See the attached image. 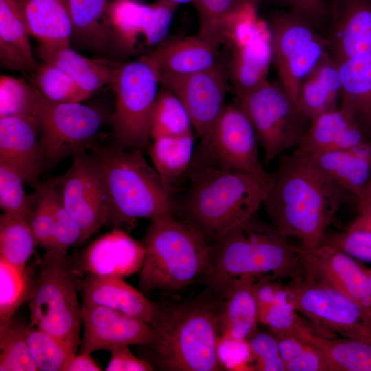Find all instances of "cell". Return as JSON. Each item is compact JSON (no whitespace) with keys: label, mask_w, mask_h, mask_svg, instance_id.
<instances>
[{"label":"cell","mask_w":371,"mask_h":371,"mask_svg":"<svg viewBox=\"0 0 371 371\" xmlns=\"http://www.w3.org/2000/svg\"><path fill=\"white\" fill-rule=\"evenodd\" d=\"M284 287V286L280 284L276 279L269 277L255 278L254 293L257 304L258 317L264 313Z\"/></svg>","instance_id":"db71d44e"},{"label":"cell","mask_w":371,"mask_h":371,"mask_svg":"<svg viewBox=\"0 0 371 371\" xmlns=\"http://www.w3.org/2000/svg\"><path fill=\"white\" fill-rule=\"evenodd\" d=\"M27 342L31 358L40 371H67L76 357L60 341L36 328L29 327Z\"/></svg>","instance_id":"60d3db41"},{"label":"cell","mask_w":371,"mask_h":371,"mask_svg":"<svg viewBox=\"0 0 371 371\" xmlns=\"http://www.w3.org/2000/svg\"><path fill=\"white\" fill-rule=\"evenodd\" d=\"M30 35L38 50L52 51L70 46L73 27L67 0H19Z\"/></svg>","instance_id":"484cf974"},{"label":"cell","mask_w":371,"mask_h":371,"mask_svg":"<svg viewBox=\"0 0 371 371\" xmlns=\"http://www.w3.org/2000/svg\"><path fill=\"white\" fill-rule=\"evenodd\" d=\"M77 277L67 255L46 251L40 260L29 303L30 326L54 337L76 355L82 324Z\"/></svg>","instance_id":"52a82bcc"},{"label":"cell","mask_w":371,"mask_h":371,"mask_svg":"<svg viewBox=\"0 0 371 371\" xmlns=\"http://www.w3.org/2000/svg\"><path fill=\"white\" fill-rule=\"evenodd\" d=\"M64 175L57 178L62 203L82 232V244L105 225L107 194L100 164L82 150L73 156Z\"/></svg>","instance_id":"5bb4252c"},{"label":"cell","mask_w":371,"mask_h":371,"mask_svg":"<svg viewBox=\"0 0 371 371\" xmlns=\"http://www.w3.org/2000/svg\"><path fill=\"white\" fill-rule=\"evenodd\" d=\"M43 63L64 71L85 92L91 96L106 85H111L117 63L107 58H89L69 47L52 51L38 49Z\"/></svg>","instance_id":"1f68e13d"},{"label":"cell","mask_w":371,"mask_h":371,"mask_svg":"<svg viewBox=\"0 0 371 371\" xmlns=\"http://www.w3.org/2000/svg\"><path fill=\"white\" fill-rule=\"evenodd\" d=\"M193 125L185 106L170 90L161 86L150 121V139L193 134Z\"/></svg>","instance_id":"8d00e7d4"},{"label":"cell","mask_w":371,"mask_h":371,"mask_svg":"<svg viewBox=\"0 0 371 371\" xmlns=\"http://www.w3.org/2000/svg\"><path fill=\"white\" fill-rule=\"evenodd\" d=\"M179 6L164 1L146 5L137 0H113L105 20L107 54L126 58L150 53L166 39Z\"/></svg>","instance_id":"7c38bea8"},{"label":"cell","mask_w":371,"mask_h":371,"mask_svg":"<svg viewBox=\"0 0 371 371\" xmlns=\"http://www.w3.org/2000/svg\"><path fill=\"white\" fill-rule=\"evenodd\" d=\"M34 87L55 102H81L91 97L62 69L43 63L34 69Z\"/></svg>","instance_id":"b9f144b4"},{"label":"cell","mask_w":371,"mask_h":371,"mask_svg":"<svg viewBox=\"0 0 371 371\" xmlns=\"http://www.w3.org/2000/svg\"><path fill=\"white\" fill-rule=\"evenodd\" d=\"M23 180L12 167L0 161V207L3 213L27 221L30 213V195L23 188Z\"/></svg>","instance_id":"7dc6e473"},{"label":"cell","mask_w":371,"mask_h":371,"mask_svg":"<svg viewBox=\"0 0 371 371\" xmlns=\"http://www.w3.org/2000/svg\"><path fill=\"white\" fill-rule=\"evenodd\" d=\"M238 1L239 4L243 6L250 3V0H238Z\"/></svg>","instance_id":"6125c7cd"},{"label":"cell","mask_w":371,"mask_h":371,"mask_svg":"<svg viewBox=\"0 0 371 371\" xmlns=\"http://www.w3.org/2000/svg\"><path fill=\"white\" fill-rule=\"evenodd\" d=\"M286 370L329 371V367L321 352L307 342L302 352L286 363Z\"/></svg>","instance_id":"f5cc1de1"},{"label":"cell","mask_w":371,"mask_h":371,"mask_svg":"<svg viewBox=\"0 0 371 371\" xmlns=\"http://www.w3.org/2000/svg\"><path fill=\"white\" fill-rule=\"evenodd\" d=\"M29 324L14 316L0 326V371H36L27 342Z\"/></svg>","instance_id":"f35d334b"},{"label":"cell","mask_w":371,"mask_h":371,"mask_svg":"<svg viewBox=\"0 0 371 371\" xmlns=\"http://www.w3.org/2000/svg\"><path fill=\"white\" fill-rule=\"evenodd\" d=\"M160 85L181 100L201 139L207 137L225 107L229 89L227 66L218 61L198 72L173 76L160 75Z\"/></svg>","instance_id":"2e32d148"},{"label":"cell","mask_w":371,"mask_h":371,"mask_svg":"<svg viewBox=\"0 0 371 371\" xmlns=\"http://www.w3.org/2000/svg\"><path fill=\"white\" fill-rule=\"evenodd\" d=\"M36 242L28 222L3 213L0 216V260L25 271Z\"/></svg>","instance_id":"d590c367"},{"label":"cell","mask_w":371,"mask_h":371,"mask_svg":"<svg viewBox=\"0 0 371 371\" xmlns=\"http://www.w3.org/2000/svg\"><path fill=\"white\" fill-rule=\"evenodd\" d=\"M304 155L319 172L357 201L371 176V141L351 149Z\"/></svg>","instance_id":"cb8c5ba5"},{"label":"cell","mask_w":371,"mask_h":371,"mask_svg":"<svg viewBox=\"0 0 371 371\" xmlns=\"http://www.w3.org/2000/svg\"><path fill=\"white\" fill-rule=\"evenodd\" d=\"M254 126L236 103L225 105L207 138L199 145L221 167L253 175L268 186L271 173L260 160Z\"/></svg>","instance_id":"9a60e30c"},{"label":"cell","mask_w":371,"mask_h":371,"mask_svg":"<svg viewBox=\"0 0 371 371\" xmlns=\"http://www.w3.org/2000/svg\"><path fill=\"white\" fill-rule=\"evenodd\" d=\"M346 252L321 244L304 250L301 276L331 287L371 312V288L368 269Z\"/></svg>","instance_id":"e0dca14e"},{"label":"cell","mask_w":371,"mask_h":371,"mask_svg":"<svg viewBox=\"0 0 371 371\" xmlns=\"http://www.w3.org/2000/svg\"><path fill=\"white\" fill-rule=\"evenodd\" d=\"M102 368L96 363L90 353H79L69 363L67 371H100Z\"/></svg>","instance_id":"9f6ffc18"},{"label":"cell","mask_w":371,"mask_h":371,"mask_svg":"<svg viewBox=\"0 0 371 371\" xmlns=\"http://www.w3.org/2000/svg\"><path fill=\"white\" fill-rule=\"evenodd\" d=\"M371 135L339 108L311 120L297 149L302 153L348 150L370 142Z\"/></svg>","instance_id":"d4e9b609"},{"label":"cell","mask_w":371,"mask_h":371,"mask_svg":"<svg viewBox=\"0 0 371 371\" xmlns=\"http://www.w3.org/2000/svg\"><path fill=\"white\" fill-rule=\"evenodd\" d=\"M237 104L254 126L266 164L298 148L311 122L299 111L278 80H268L237 98Z\"/></svg>","instance_id":"9c48e42d"},{"label":"cell","mask_w":371,"mask_h":371,"mask_svg":"<svg viewBox=\"0 0 371 371\" xmlns=\"http://www.w3.org/2000/svg\"><path fill=\"white\" fill-rule=\"evenodd\" d=\"M251 358L254 361V370L286 371L280 357L278 339L267 330H257L247 340Z\"/></svg>","instance_id":"c3c4849f"},{"label":"cell","mask_w":371,"mask_h":371,"mask_svg":"<svg viewBox=\"0 0 371 371\" xmlns=\"http://www.w3.org/2000/svg\"><path fill=\"white\" fill-rule=\"evenodd\" d=\"M284 7L287 10L296 13L315 24L328 14V7L325 0H271Z\"/></svg>","instance_id":"816d5d0a"},{"label":"cell","mask_w":371,"mask_h":371,"mask_svg":"<svg viewBox=\"0 0 371 371\" xmlns=\"http://www.w3.org/2000/svg\"><path fill=\"white\" fill-rule=\"evenodd\" d=\"M260 324L275 335L299 336L304 333H315L317 327L308 324L291 302L284 287L278 293L267 308L258 317ZM315 326V325H314Z\"/></svg>","instance_id":"ab89813d"},{"label":"cell","mask_w":371,"mask_h":371,"mask_svg":"<svg viewBox=\"0 0 371 371\" xmlns=\"http://www.w3.org/2000/svg\"><path fill=\"white\" fill-rule=\"evenodd\" d=\"M144 259L142 242L122 229H113L91 243L74 264L78 276L123 278L140 271Z\"/></svg>","instance_id":"ffe728a7"},{"label":"cell","mask_w":371,"mask_h":371,"mask_svg":"<svg viewBox=\"0 0 371 371\" xmlns=\"http://www.w3.org/2000/svg\"><path fill=\"white\" fill-rule=\"evenodd\" d=\"M273 62L271 36L267 24L258 25L243 43L233 46L227 66L229 81L236 98L258 89L268 81Z\"/></svg>","instance_id":"7402d4cb"},{"label":"cell","mask_w":371,"mask_h":371,"mask_svg":"<svg viewBox=\"0 0 371 371\" xmlns=\"http://www.w3.org/2000/svg\"><path fill=\"white\" fill-rule=\"evenodd\" d=\"M156 1H168V2L176 3L180 5L181 4H185V3H194L195 0H156Z\"/></svg>","instance_id":"91938a15"},{"label":"cell","mask_w":371,"mask_h":371,"mask_svg":"<svg viewBox=\"0 0 371 371\" xmlns=\"http://www.w3.org/2000/svg\"><path fill=\"white\" fill-rule=\"evenodd\" d=\"M40 92L21 78L1 75L0 77V118L34 115Z\"/></svg>","instance_id":"ee69618b"},{"label":"cell","mask_w":371,"mask_h":371,"mask_svg":"<svg viewBox=\"0 0 371 371\" xmlns=\"http://www.w3.org/2000/svg\"><path fill=\"white\" fill-rule=\"evenodd\" d=\"M303 253L273 225L254 214L211 244L200 282L225 299L240 279L300 276Z\"/></svg>","instance_id":"3957f363"},{"label":"cell","mask_w":371,"mask_h":371,"mask_svg":"<svg viewBox=\"0 0 371 371\" xmlns=\"http://www.w3.org/2000/svg\"><path fill=\"white\" fill-rule=\"evenodd\" d=\"M208 294L159 306L150 324L151 346L158 366L168 371H220L217 355L219 317L224 299Z\"/></svg>","instance_id":"277c9868"},{"label":"cell","mask_w":371,"mask_h":371,"mask_svg":"<svg viewBox=\"0 0 371 371\" xmlns=\"http://www.w3.org/2000/svg\"><path fill=\"white\" fill-rule=\"evenodd\" d=\"M111 85L116 97L109 118L115 144L142 150L150 140L151 116L161 86L159 69L149 53L117 63Z\"/></svg>","instance_id":"ba28073f"},{"label":"cell","mask_w":371,"mask_h":371,"mask_svg":"<svg viewBox=\"0 0 371 371\" xmlns=\"http://www.w3.org/2000/svg\"><path fill=\"white\" fill-rule=\"evenodd\" d=\"M30 35L19 0H0V63L10 71L34 70Z\"/></svg>","instance_id":"f1b7e54d"},{"label":"cell","mask_w":371,"mask_h":371,"mask_svg":"<svg viewBox=\"0 0 371 371\" xmlns=\"http://www.w3.org/2000/svg\"><path fill=\"white\" fill-rule=\"evenodd\" d=\"M142 243L144 259L138 286L142 293L180 290L201 280L211 245L175 215L152 221Z\"/></svg>","instance_id":"8992f818"},{"label":"cell","mask_w":371,"mask_h":371,"mask_svg":"<svg viewBox=\"0 0 371 371\" xmlns=\"http://www.w3.org/2000/svg\"><path fill=\"white\" fill-rule=\"evenodd\" d=\"M368 273L370 280V288H371V268L368 269Z\"/></svg>","instance_id":"be15d7a7"},{"label":"cell","mask_w":371,"mask_h":371,"mask_svg":"<svg viewBox=\"0 0 371 371\" xmlns=\"http://www.w3.org/2000/svg\"><path fill=\"white\" fill-rule=\"evenodd\" d=\"M300 337L325 358L329 371H371V344L359 339H333L315 333Z\"/></svg>","instance_id":"836d02e7"},{"label":"cell","mask_w":371,"mask_h":371,"mask_svg":"<svg viewBox=\"0 0 371 371\" xmlns=\"http://www.w3.org/2000/svg\"><path fill=\"white\" fill-rule=\"evenodd\" d=\"M194 151L193 134L164 137L149 145L154 168L172 194L175 185L187 175Z\"/></svg>","instance_id":"e575fe53"},{"label":"cell","mask_w":371,"mask_h":371,"mask_svg":"<svg viewBox=\"0 0 371 371\" xmlns=\"http://www.w3.org/2000/svg\"><path fill=\"white\" fill-rule=\"evenodd\" d=\"M149 54L160 75H187L207 69L218 61V51L199 35L165 40Z\"/></svg>","instance_id":"83f0119b"},{"label":"cell","mask_w":371,"mask_h":371,"mask_svg":"<svg viewBox=\"0 0 371 371\" xmlns=\"http://www.w3.org/2000/svg\"><path fill=\"white\" fill-rule=\"evenodd\" d=\"M154 366L148 361L135 357L128 345H120L111 350L106 371H151Z\"/></svg>","instance_id":"f907efd6"},{"label":"cell","mask_w":371,"mask_h":371,"mask_svg":"<svg viewBox=\"0 0 371 371\" xmlns=\"http://www.w3.org/2000/svg\"><path fill=\"white\" fill-rule=\"evenodd\" d=\"M328 52L337 62L371 54V0H333Z\"/></svg>","instance_id":"44dd1931"},{"label":"cell","mask_w":371,"mask_h":371,"mask_svg":"<svg viewBox=\"0 0 371 371\" xmlns=\"http://www.w3.org/2000/svg\"><path fill=\"white\" fill-rule=\"evenodd\" d=\"M82 317L83 333L79 353L111 351L120 345L148 347L155 339L150 324L109 308L82 302Z\"/></svg>","instance_id":"ac0fdd59"},{"label":"cell","mask_w":371,"mask_h":371,"mask_svg":"<svg viewBox=\"0 0 371 371\" xmlns=\"http://www.w3.org/2000/svg\"><path fill=\"white\" fill-rule=\"evenodd\" d=\"M34 284L27 269L22 271L0 260V326L30 297Z\"/></svg>","instance_id":"7bdbcfd3"},{"label":"cell","mask_w":371,"mask_h":371,"mask_svg":"<svg viewBox=\"0 0 371 371\" xmlns=\"http://www.w3.org/2000/svg\"><path fill=\"white\" fill-rule=\"evenodd\" d=\"M0 161L12 167L28 186L35 190L41 187L43 155L36 116L0 118Z\"/></svg>","instance_id":"d6986e66"},{"label":"cell","mask_w":371,"mask_h":371,"mask_svg":"<svg viewBox=\"0 0 371 371\" xmlns=\"http://www.w3.org/2000/svg\"><path fill=\"white\" fill-rule=\"evenodd\" d=\"M341 85L339 64L328 52L300 85L295 101L299 111L311 120L338 109Z\"/></svg>","instance_id":"4316f807"},{"label":"cell","mask_w":371,"mask_h":371,"mask_svg":"<svg viewBox=\"0 0 371 371\" xmlns=\"http://www.w3.org/2000/svg\"><path fill=\"white\" fill-rule=\"evenodd\" d=\"M256 278L236 281L224 299L220 313V338L246 341L258 329V307L254 293Z\"/></svg>","instance_id":"4dcf8cb0"},{"label":"cell","mask_w":371,"mask_h":371,"mask_svg":"<svg viewBox=\"0 0 371 371\" xmlns=\"http://www.w3.org/2000/svg\"><path fill=\"white\" fill-rule=\"evenodd\" d=\"M263 200L273 225L303 250L319 246L341 205L350 195L295 149L278 157Z\"/></svg>","instance_id":"6da1fadb"},{"label":"cell","mask_w":371,"mask_h":371,"mask_svg":"<svg viewBox=\"0 0 371 371\" xmlns=\"http://www.w3.org/2000/svg\"><path fill=\"white\" fill-rule=\"evenodd\" d=\"M48 182L54 210V236L48 251L67 255L71 247L82 244V232L62 203L57 179Z\"/></svg>","instance_id":"f6af8a7d"},{"label":"cell","mask_w":371,"mask_h":371,"mask_svg":"<svg viewBox=\"0 0 371 371\" xmlns=\"http://www.w3.org/2000/svg\"><path fill=\"white\" fill-rule=\"evenodd\" d=\"M82 302L104 306L151 324L159 306L120 277L87 274L81 284Z\"/></svg>","instance_id":"603a6c76"},{"label":"cell","mask_w":371,"mask_h":371,"mask_svg":"<svg viewBox=\"0 0 371 371\" xmlns=\"http://www.w3.org/2000/svg\"><path fill=\"white\" fill-rule=\"evenodd\" d=\"M338 64L342 83L339 109L371 135V54Z\"/></svg>","instance_id":"f546056e"},{"label":"cell","mask_w":371,"mask_h":371,"mask_svg":"<svg viewBox=\"0 0 371 371\" xmlns=\"http://www.w3.org/2000/svg\"><path fill=\"white\" fill-rule=\"evenodd\" d=\"M357 203L358 211L371 204V176Z\"/></svg>","instance_id":"680465c9"},{"label":"cell","mask_w":371,"mask_h":371,"mask_svg":"<svg viewBox=\"0 0 371 371\" xmlns=\"http://www.w3.org/2000/svg\"><path fill=\"white\" fill-rule=\"evenodd\" d=\"M281 358L285 365L297 357L307 346V342L299 336L276 335Z\"/></svg>","instance_id":"11a10c76"},{"label":"cell","mask_w":371,"mask_h":371,"mask_svg":"<svg viewBox=\"0 0 371 371\" xmlns=\"http://www.w3.org/2000/svg\"><path fill=\"white\" fill-rule=\"evenodd\" d=\"M87 150L97 159L104 177L108 200L106 225L125 231L137 218L152 221L175 215L172 194L142 150L95 142Z\"/></svg>","instance_id":"5b68a950"},{"label":"cell","mask_w":371,"mask_h":371,"mask_svg":"<svg viewBox=\"0 0 371 371\" xmlns=\"http://www.w3.org/2000/svg\"><path fill=\"white\" fill-rule=\"evenodd\" d=\"M278 80L295 102L300 85L328 52L326 38L311 21L289 10H278L266 22Z\"/></svg>","instance_id":"30bf717a"},{"label":"cell","mask_w":371,"mask_h":371,"mask_svg":"<svg viewBox=\"0 0 371 371\" xmlns=\"http://www.w3.org/2000/svg\"><path fill=\"white\" fill-rule=\"evenodd\" d=\"M284 286L295 309L311 324L371 344V312L354 300L302 276Z\"/></svg>","instance_id":"4fadbf2b"},{"label":"cell","mask_w":371,"mask_h":371,"mask_svg":"<svg viewBox=\"0 0 371 371\" xmlns=\"http://www.w3.org/2000/svg\"><path fill=\"white\" fill-rule=\"evenodd\" d=\"M194 4L199 16L198 35L218 51L227 40L231 18L243 6L238 0H195Z\"/></svg>","instance_id":"74e56055"},{"label":"cell","mask_w":371,"mask_h":371,"mask_svg":"<svg viewBox=\"0 0 371 371\" xmlns=\"http://www.w3.org/2000/svg\"><path fill=\"white\" fill-rule=\"evenodd\" d=\"M34 116L39 122L43 169L87 150L104 122L98 109L80 102H55L40 93Z\"/></svg>","instance_id":"8fae6325"},{"label":"cell","mask_w":371,"mask_h":371,"mask_svg":"<svg viewBox=\"0 0 371 371\" xmlns=\"http://www.w3.org/2000/svg\"><path fill=\"white\" fill-rule=\"evenodd\" d=\"M112 1L67 0L73 27L71 40L80 47L107 54L105 20Z\"/></svg>","instance_id":"d6a6232c"},{"label":"cell","mask_w":371,"mask_h":371,"mask_svg":"<svg viewBox=\"0 0 371 371\" xmlns=\"http://www.w3.org/2000/svg\"><path fill=\"white\" fill-rule=\"evenodd\" d=\"M262 0H250V4L256 10Z\"/></svg>","instance_id":"94428289"},{"label":"cell","mask_w":371,"mask_h":371,"mask_svg":"<svg viewBox=\"0 0 371 371\" xmlns=\"http://www.w3.org/2000/svg\"><path fill=\"white\" fill-rule=\"evenodd\" d=\"M30 213L27 222L37 246L50 249L54 236V210L49 182L30 194Z\"/></svg>","instance_id":"bcb514c9"},{"label":"cell","mask_w":371,"mask_h":371,"mask_svg":"<svg viewBox=\"0 0 371 371\" xmlns=\"http://www.w3.org/2000/svg\"><path fill=\"white\" fill-rule=\"evenodd\" d=\"M187 176L189 186L175 202V214L210 245L254 216L263 203L267 188L263 182L249 174L221 167L199 146Z\"/></svg>","instance_id":"7a4b0ae2"},{"label":"cell","mask_w":371,"mask_h":371,"mask_svg":"<svg viewBox=\"0 0 371 371\" xmlns=\"http://www.w3.org/2000/svg\"><path fill=\"white\" fill-rule=\"evenodd\" d=\"M322 244L335 247L360 262H371V230L348 229L326 233Z\"/></svg>","instance_id":"681fc988"},{"label":"cell","mask_w":371,"mask_h":371,"mask_svg":"<svg viewBox=\"0 0 371 371\" xmlns=\"http://www.w3.org/2000/svg\"><path fill=\"white\" fill-rule=\"evenodd\" d=\"M348 229L371 230V204L358 211V215Z\"/></svg>","instance_id":"6f0895ef"}]
</instances>
